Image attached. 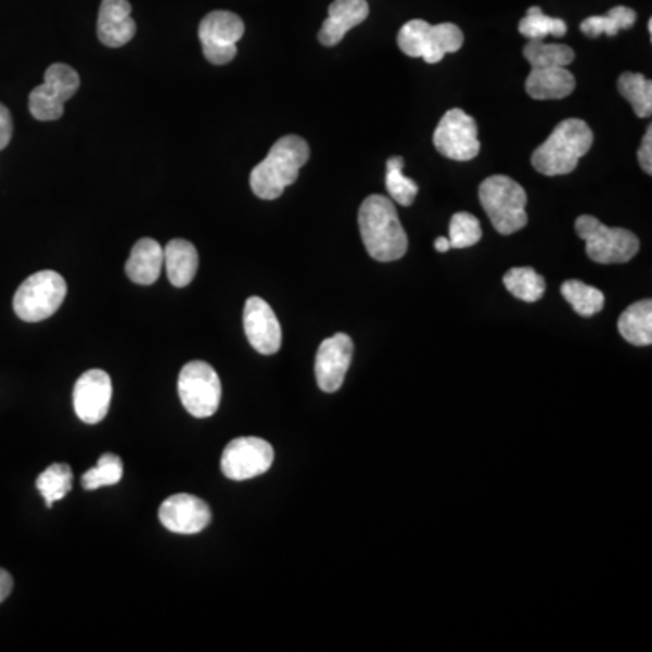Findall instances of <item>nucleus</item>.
Instances as JSON below:
<instances>
[{"label": "nucleus", "mask_w": 652, "mask_h": 652, "mask_svg": "<svg viewBox=\"0 0 652 652\" xmlns=\"http://www.w3.org/2000/svg\"><path fill=\"white\" fill-rule=\"evenodd\" d=\"M359 231L367 253L375 261H395L408 251V236L389 197L373 194L359 208Z\"/></svg>", "instance_id": "nucleus-1"}, {"label": "nucleus", "mask_w": 652, "mask_h": 652, "mask_svg": "<svg viewBox=\"0 0 652 652\" xmlns=\"http://www.w3.org/2000/svg\"><path fill=\"white\" fill-rule=\"evenodd\" d=\"M310 158L308 143L297 135H286L272 145L267 158L251 172V189L261 200H278L286 187L296 183L299 170Z\"/></svg>", "instance_id": "nucleus-2"}, {"label": "nucleus", "mask_w": 652, "mask_h": 652, "mask_svg": "<svg viewBox=\"0 0 652 652\" xmlns=\"http://www.w3.org/2000/svg\"><path fill=\"white\" fill-rule=\"evenodd\" d=\"M591 145V127L578 118H567L554 127L548 140L533 153V167L544 176L570 175Z\"/></svg>", "instance_id": "nucleus-3"}, {"label": "nucleus", "mask_w": 652, "mask_h": 652, "mask_svg": "<svg viewBox=\"0 0 652 652\" xmlns=\"http://www.w3.org/2000/svg\"><path fill=\"white\" fill-rule=\"evenodd\" d=\"M478 197L495 231L510 236L527 226V194L521 183L504 175L489 176L478 187Z\"/></svg>", "instance_id": "nucleus-4"}, {"label": "nucleus", "mask_w": 652, "mask_h": 652, "mask_svg": "<svg viewBox=\"0 0 652 652\" xmlns=\"http://www.w3.org/2000/svg\"><path fill=\"white\" fill-rule=\"evenodd\" d=\"M397 44L405 55L422 59L427 64L443 62L448 53H457L464 44V35L456 24H427L416 18L397 34Z\"/></svg>", "instance_id": "nucleus-5"}, {"label": "nucleus", "mask_w": 652, "mask_h": 652, "mask_svg": "<svg viewBox=\"0 0 652 652\" xmlns=\"http://www.w3.org/2000/svg\"><path fill=\"white\" fill-rule=\"evenodd\" d=\"M578 238L586 242V253L595 264H627L640 251V240L627 229H611L584 214L575 223Z\"/></svg>", "instance_id": "nucleus-6"}, {"label": "nucleus", "mask_w": 652, "mask_h": 652, "mask_svg": "<svg viewBox=\"0 0 652 652\" xmlns=\"http://www.w3.org/2000/svg\"><path fill=\"white\" fill-rule=\"evenodd\" d=\"M66 280L55 270H40L18 286L13 310L26 323H40L51 318L66 299Z\"/></svg>", "instance_id": "nucleus-7"}, {"label": "nucleus", "mask_w": 652, "mask_h": 652, "mask_svg": "<svg viewBox=\"0 0 652 652\" xmlns=\"http://www.w3.org/2000/svg\"><path fill=\"white\" fill-rule=\"evenodd\" d=\"M221 381L208 362L191 361L181 368L178 394L181 405L192 417H213L221 402Z\"/></svg>", "instance_id": "nucleus-8"}, {"label": "nucleus", "mask_w": 652, "mask_h": 652, "mask_svg": "<svg viewBox=\"0 0 652 652\" xmlns=\"http://www.w3.org/2000/svg\"><path fill=\"white\" fill-rule=\"evenodd\" d=\"M80 88L78 73L67 64H53L46 69L44 84L29 93V113L35 120L55 122L64 115V104Z\"/></svg>", "instance_id": "nucleus-9"}, {"label": "nucleus", "mask_w": 652, "mask_h": 652, "mask_svg": "<svg viewBox=\"0 0 652 652\" xmlns=\"http://www.w3.org/2000/svg\"><path fill=\"white\" fill-rule=\"evenodd\" d=\"M245 34V24L236 13L213 12L197 28L203 56L214 66H226L238 55V42Z\"/></svg>", "instance_id": "nucleus-10"}, {"label": "nucleus", "mask_w": 652, "mask_h": 652, "mask_svg": "<svg viewBox=\"0 0 652 652\" xmlns=\"http://www.w3.org/2000/svg\"><path fill=\"white\" fill-rule=\"evenodd\" d=\"M477 122L462 110H450L433 132V145L446 158L470 162L481 153Z\"/></svg>", "instance_id": "nucleus-11"}, {"label": "nucleus", "mask_w": 652, "mask_h": 652, "mask_svg": "<svg viewBox=\"0 0 652 652\" xmlns=\"http://www.w3.org/2000/svg\"><path fill=\"white\" fill-rule=\"evenodd\" d=\"M274 462V448L258 437L231 440L221 456V472L231 481H248L269 472Z\"/></svg>", "instance_id": "nucleus-12"}, {"label": "nucleus", "mask_w": 652, "mask_h": 652, "mask_svg": "<svg viewBox=\"0 0 652 652\" xmlns=\"http://www.w3.org/2000/svg\"><path fill=\"white\" fill-rule=\"evenodd\" d=\"M113 383L110 373L93 368L84 372L73 389V406L78 419L86 424H99L110 411Z\"/></svg>", "instance_id": "nucleus-13"}, {"label": "nucleus", "mask_w": 652, "mask_h": 652, "mask_svg": "<svg viewBox=\"0 0 652 652\" xmlns=\"http://www.w3.org/2000/svg\"><path fill=\"white\" fill-rule=\"evenodd\" d=\"M158 516L165 529L178 535L202 533L213 521L207 502L187 494L172 495L165 499L159 506Z\"/></svg>", "instance_id": "nucleus-14"}, {"label": "nucleus", "mask_w": 652, "mask_h": 652, "mask_svg": "<svg viewBox=\"0 0 652 652\" xmlns=\"http://www.w3.org/2000/svg\"><path fill=\"white\" fill-rule=\"evenodd\" d=\"M243 329L254 350L264 356H272L276 351H280L281 340H283L280 321L276 318L269 303L261 297H248L245 303Z\"/></svg>", "instance_id": "nucleus-15"}, {"label": "nucleus", "mask_w": 652, "mask_h": 652, "mask_svg": "<svg viewBox=\"0 0 652 652\" xmlns=\"http://www.w3.org/2000/svg\"><path fill=\"white\" fill-rule=\"evenodd\" d=\"M354 356L350 335L335 334L324 340L316 356V379L319 388L332 394L345 383L346 372Z\"/></svg>", "instance_id": "nucleus-16"}, {"label": "nucleus", "mask_w": 652, "mask_h": 652, "mask_svg": "<svg viewBox=\"0 0 652 652\" xmlns=\"http://www.w3.org/2000/svg\"><path fill=\"white\" fill-rule=\"evenodd\" d=\"M129 0H102L99 12L97 34L107 48H122L131 42L137 34V24L131 17Z\"/></svg>", "instance_id": "nucleus-17"}, {"label": "nucleus", "mask_w": 652, "mask_h": 652, "mask_svg": "<svg viewBox=\"0 0 652 652\" xmlns=\"http://www.w3.org/2000/svg\"><path fill=\"white\" fill-rule=\"evenodd\" d=\"M370 15L367 0H334L329 8V17L319 31V42L332 48L345 39L351 28L367 21Z\"/></svg>", "instance_id": "nucleus-18"}, {"label": "nucleus", "mask_w": 652, "mask_h": 652, "mask_svg": "<svg viewBox=\"0 0 652 652\" xmlns=\"http://www.w3.org/2000/svg\"><path fill=\"white\" fill-rule=\"evenodd\" d=\"M162 267L164 248L156 240L143 238L132 247L126 264V274L137 285H153L162 274Z\"/></svg>", "instance_id": "nucleus-19"}, {"label": "nucleus", "mask_w": 652, "mask_h": 652, "mask_svg": "<svg viewBox=\"0 0 652 652\" xmlns=\"http://www.w3.org/2000/svg\"><path fill=\"white\" fill-rule=\"evenodd\" d=\"M576 80L567 67H537L526 80V91L535 100H560L570 97Z\"/></svg>", "instance_id": "nucleus-20"}, {"label": "nucleus", "mask_w": 652, "mask_h": 652, "mask_svg": "<svg viewBox=\"0 0 652 652\" xmlns=\"http://www.w3.org/2000/svg\"><path fill=\"white\" fill-rule=\"evenodd\" d=\"M164 264L170 285L183 289L196 278L200 265L196 247L180 238L170 240L164 248Z\"/></svg>", "instance_id": "nucleus-21"}, {"label": "nucleus", "mask_w": 652, "mask_h": 652, "mask_svg": "<svg viewBox=\"0 0 652 652\" xmlns=\"http://www.w3.org/2000/svg\"><path fill=\"white\" fill-rule=\"evenodd\" d=\"M618 330L627 343L635 346H649L652 343V302L635 303L619 316Z\"/></svg>", "instance_id": "nucleus-22"}, {"label": "nucleus", "mask_w": 652, "mask_h": 652, "mask_svg": "<svg viewBox=\"0 0 652 652\" xmlns=\"http://www.w3.org/2000/svg\"><path fill=\"white\" fill-rule=\"evenodd\" d=\"M504 286L516 299L535 303L542 299L544 292H546V280L532 267H515L506 272Z\"/></svg>", "instance_id": "nucleus-23"}, {"label": "nucleus", "mask_w": 652, "mask_h": 652, "mask_svg": "<svg viewBox=\"0 0 652 652\" xmlns=\"http://www.w3.org/2000/svg\"><path fill=\"white\" fill-rule=\"evenodd\" d=\"M560 292L565 302L570 303L573 310L581 318H591L595 314L602 312L603 305H605V296L602 291L578 280L565 281Z\"/></svg>", "instance_id": "nucleus-24"}, {"label": "nucleus", "mask_w": 652, "mask_h": 652, "mask_svg": "<svg viewBox=\"0 0 652 652\" xmlns=\"http://www.w3.org/2000/svg\"><path fill=\"white\" fill-rule=\"evenodd\" d=\"M618 91L624 97L636 116L649 118L652 113V82L640 73H624L618 80Z\"/></svg>", "instance_id": "nucleus-25"}, {"label": "nucleus", "mask_w": 652, "mask_h": 652, "mask_svg": "<svg viewBox=\"0 0 652 652\" xmlns=\"http://www.w3.org/2000/svg\"><path fill=\"white\" fill-rule=\"evenodd\" d=\"M524 56L532 69L537 67H567L575 61V51L565 44H546L544 40H529Z\"/></svg>", "instance_id": "nucleus-26"}, {"label": "nucleus", "mask_w": 652, "mask_h": 652, "mask_svg": "<svg viewBox=\"0 0 652 652\" xmlns=\"http://www.w3.org/2000/svg\"><path fill=\"white\" fill-rule=\"evenodd\" d=\"M37 489L44 497L46 506L53 508L56 500H62L73 489L72 468L62 462L51 464L37 478Z\"/></svg>", "instance_id": "nucleus-27"}, {"label": "nucleus", "mask_w": 652, "mask_h": 652, "mask_svg": "<svg viewBox=\"0 0 652 652\" xmlns=\"http://www.w3.org/2000/svg\"><path fill=\"white\" fill-rule=\"evenodd\" d=\"M636 12L630 8L616 7L603 15V17H589L580 24L581 34L597 39L600 35H609L614 37L619 29H629L635 26Z\"/></svg>", "instance_id": "nucleus-28"}, {"label": "nucleus", "mask_w": 652, "mask_h": 652, "mask_svg": "<svg viewBox=\"0 0 652 652\" xmlns=\"http://www.w3.org/2000/svg\"><path fill=\"white\" fill-rule=\"evenodd\" d=\"M519 31L527 40H544L549 35L564 37L567 34V24L562 18L549 17L538 7L527 10L526 17L519 24Z\"/></svg>", "instance_id": "nucleus-29"}, {"label": "nucleus", "mask_w": 652, "mask_h": 652, "mask_svg": "<svg viewBox=\"0 0 652 652\" xmlns=\"http://www.w3.org/2000/svg\"><path fill=\"white\" fill-rule=\"evenodd\" d=\"M405 167V158L394 156L386 162V189H388L392 202L399 203L402 207H410L411 203L416 202L417 187L416 181L402 175Z\"/></svg>", "instance_id": "nucleus-30"}, {"label": "nucleus", "mask_w": 652, "mask_h": 652, "mask_svg": "<svg viewBox=\"0 0 652 652\" xmlns=\"http://www.w3.org/2000/svg\"><path fill=\"white\" fill-rule=\"evenodd\" d=\"M122 477H124V464L120 457L115 453H104L100 456L97 466L84 473L80 483L86 491H93L104 486H115L120 483Z\"/></svg>", "instance_id": "nucleus-31"}, {"label": "nucleus", "mask_w": 652, "mask_h": 652, "mask_svg": "<svg viewBox=\"0 0 652 652\" xmlns=\"http://www.w3.org/2000/svg\"><path fill=\"white\" fill-rule=\"evenodd\" d=\"M483 238V229L481 221L470 213L453 214L450 221V240L451 248H468L477 245Z\"/></svg>", "instance_id": "nucleus-32"}, {"label": "nucleus", "mask_w": 652, "mask_h": 652, "mask_svg": "<svg viewBox=\"0 0 652 652\" xmlns=\"http://www.w3.org/2000/svg\"><path fill=\"white\" fill-rule=\"evenodd\" d=\"M13 118L7 105L0 104V151L7 149L12 142Z\"/></svg>", "instance_id": "nucleus-33"}, {"label": "nucleus", "mask_w": 652, "mask_h": 652, "mask_svg": "<svg viewBox=\"0 0 652 652\" xmlns=\"http://www.w3.org/2000/svg\"><path fill=\"white\" fill-rule=\"evenodd\" d=\"M638 162L641 169L645 170L647 175L652 172V127H647L645 137L641 140L640 149H638Z\"/></svg>", "instance_id": "nucleus-34"}, {"label": "nucleus", "mask_w": 652, "mask_h": 652, "mask_svg": "<svg viewBox=\"0 0 652 652\" xmlns=\"http://www.w3.org/2000/svg\"><path fill=\"white\" fill-rule=\"evenodd\" d=\"M13 591V578L7 570H0V603L4 602Z\"/></svg>", "instance_id": "nucleus-35"}, {"label": "nucleus", "mask_w": 652, "mask_h": 652, "mask_svg": "<svg viewBox=\"0 0 652 652\" xmlns=\"http://www.w3.org/2000/svg\"><path fill=\"white\" fill-rule=\"evenodd\" d=\"M450 248L451 245L450 240H448V238L440 236L437 238V240H435V251H437V253H448Z\"/></svg>", "instance_id": "nucleus-36"}]
</instances>
